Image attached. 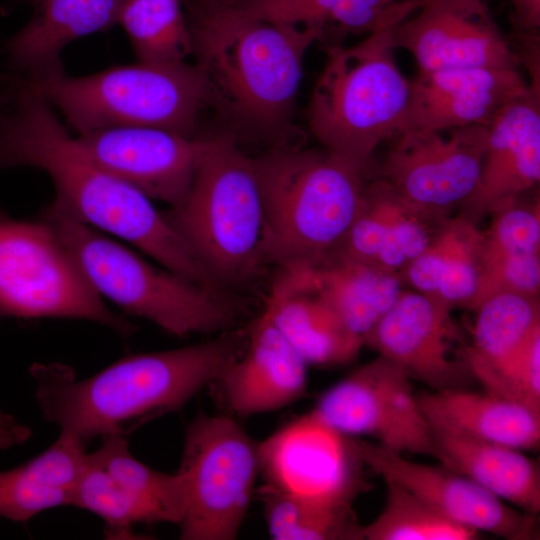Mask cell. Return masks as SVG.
I'll list each match as a JSON object with an SVG mask.
<instances>
[{
	"label": "cell",
	"mask_w": 540,
	"mask_h": 540,
	"mask_svg": "<svg viewBox=\"0 0 540 540\" xmlns=\"http://www.w3.org/2000/svg\"><path fill=\"white\" fill-rule=\"evenodd\" d=\"M393 43L419 71L519 65L485 0H423L397 24Z\"/></svg>",
	"instance_id": "obj_15"
},
{
	"label": "cell",
	"mask_w": 540,
	"mask_h": 540,
	"mask_svg": "<svg viewBox=\"0 0 540 540\" xmlns=\"http://www.w3.org/2000/svg\"><path fill=\"white\" fill-rule=\"evenodd\" d=\"M513 21L522 35L538 34L540 28V0H508Z\"/></svg>",
	"instance_id": "obj_38"
},
{
	"label": "cell",
	"mask_w": 540,
	"mask_h": 540,
	"mask_svg": "<svg viewBox=\"0 0 540 540\" xmlns=\"http://www.w3.org/2000/svg\"><path fill=\"white\" fill-rule=\"evenodd\" d=\"M117 24L139 62L175 64L192 56L190 27L178 0H123Z\"/></svg>",
	"instance_id": "obj_31"
},
{
	"label": "cell",
	"mask_w": 540,
	"mask_h": 540,
	"mask_svg": "<svg viewBox=\"0 0 540 540\" xmlns=\"http://www.w3.org/2000/svg\"><path fill=\"white\" fill-rule=\"evenodd\" d=\"M307 365L263 311L246 330L241 354L211 385L238 416L271 412L304 395Z\"/></svg>",
	"instance_id": "obj_20"
},
{
	"label": "cell",
	"mask_w": 540,
	"mask_h": 540,
	"mask_svg": "<svg viewBox=\"0 0 540 540\" xmlns=\"http://www.w3.org/2000/svg\"><path fill=\"white\" fill-rule=\"evenodd\" d=\"M42 219L104 301L178 337L223 333L236 323V312L218 292L154 266L106 233L49 206Z\"/></svg>",
	"instance_id": "obj_7"
},
{
	"label": "cell",
	"mask_w": 540,
	"mask_h": 540,
	"mask_svg": "<svg viewBox=\"0 0 540 540\" xmlns=\"http://www.w3.org/2000/svg\"><path fill=\"white\" fill-rule=\"evenodd\" d=\"M309 271L317 291L363 343L405 290L400 274L337 253Z\"/></svg>",
	"instance_id": "obj_29"
},
{
	"label": "cell",
	"mask_w": 540,
	"mask_h": 540,
	"mask_svg": "<svg viewBox=\"0 0 540 540\" xmlns=\"http://www.w3.org/2000/svg\"><path fill=\"white\" fill-rule=\"evenodd\" d=\"M445 220L426 213L386 181L368 174L360 207L335 253L401 275Z\"/></svg>",
	"instance_id": "obj_21"
},
{
	"label": "cell",
	"mask_w": 540,
	"mask_h": 540,
	"mask_svg": "<svg viewBox=\"0 0 540 540\" xmlns=\"http://www.w3.org/2000/svg\"><path fill=\"white\" fill-rule=\"evenodd\" d=\"M481 234L478 225L462 215L450 216L404 269V284L453 309L466 308L477 285Z\"/></svg>",
	"instance_id": "obj_28"
},
{
	"label": "cell",
	"mask_w": 540,
	"mask_h": 540,
	"mask_svg": "<svg viewBox=\"0 0 540 540\" xmlns=\"http://www.w3.org/2000/svg\"><path fill=\"white\" fill-rule=\"evenodd\" d=\"M260 474L278 491L352 505L369 488L357 439L315 412L302 415L259 443Z\"/></svg>",
	"instance_id": "obj_13"
},
{
	"label": "cell",
	"mask_w": 540,
	"mask_h": 540,
	"mask_svg": "<svg viewBox=\"0 0 540 540\" xmlns=\"http://www.w3.org/2000/svg\"><path fill=\"white\" fill-rule=\"evenodd\" d=\"M453 310L435 297L404 290L364 345L433 391L467 388L475 379Z\"/></svg>",
	"instance_id": "obj_14"
},
{
	"label": "cell",
	"mask_w": 540,
	"mask_h": 540,
	"mask_svg": "<svg viewBox=\"0 0 540 540\" xmlns=\"http://www.w3.org/2000/svg\"><path fill=\"white\" fill-rule=\"evenodd\" d=\"M204 1L216 2V3H228V2H232L234 0H204Z\"/></svg>",
	"instance_id": "obj_41"
},
{
	"label": "cell",
	"mask_w": 540,
	"mask_h": 540,
	"mask_svg": "<svg viewBox=\"0 0 540 540\" xmlns=\"http://www.w3.org/2000/svg\"><path fill=\"white\" fill-rule=\"evenodd\" d=\"M85 444L67 433L28 462L0 472V517L26 522L47 509L71 505L85 467Z\"/></svg>",
	"instance_id": "obj_27"
},
{
	"label": "cell",
	"mask_w": 540,
	"mask_h": 540,
	"mask_svg": "<svg viewBox=\"0 0 540 540\" xmlns=\"http://www.w3.org/2000/svg\"><path fill=\"white\" fill-rule=\"evenodd\" d=\"M0 315L88 320L129 336L43 219L24 221L0 209Z\"/></svg>",
	"instance_id": "obj_9"
},
{
	"label": "cell",
	"mask_w": 540,
	"mask_h": 540,
	"mask_svg": "<svg viewBox=\"0 0 540 540\" xmlns=\"http://www.w3.org/2000/svg\"><path fill=\"white\" fill-rule=\"evenodd\" d=\"M183 540L236 539L260 474L259 443L233 418L199 414L188 425L177 470Z\"/></svg>",
	"instance_id": "obj_10"
},
{
	"label": "cell",
	"mask_w": 540,
	"mask_h": 540,
	"mask_svg": "<svg viewBox=\"0 0 540 540\" xmlns=\"http://www.w3.org/2000/svg\"><path fill=\"white\" fill-rule=\"evenodd\" d=\"M164 214L218 286L245 281L264 264V211L254 160L233 134L205 138L186 196Z\"/></svg>",
	"instance_id": "obj_6"
},
{
	"label": "cell",
	"mask_w": 540,
	"mask_h": 540,
	"mask_svg": "<svg viewBox=\"0 0 540 540\" xmlns=\"http://www.w3.org/2000/svg\"><path fill=\"white\" fill-rule=\"evenodd\" d=\"M36 0H14L13 3H29L32 4Z\"/></svg>",
	"instance_id": "obj_40"
},
{
	"label": "cell",
	"mask_w": 540,
	"mask_h": 540,
	"mask_svg": "<svg viewBox=\"0 0 540 540\" xmlns=\"http://www.w3.org/2000/svg\"><path fill=\"white\" fill-rule=\"evenodd\" d=\"M369 469L405 488L454 522L508 540L536 534V516L512 508L468 477L445 466L414 462L379 444L357 439Z\"/></svg>",
	"instance_id": "obj_16"
},
{
	"label": "cell",
	"mask_w": 540,
	"mask_h": 540,
	"mask_svg": "<svg viewBox=\"0 0 540 540\" xmlns=\"http://www.w3.org/2000/svg\"><path fill=\"white\" fill-rule=\"evenodd\" d=\"M540 180V87L529 83L487 125L478 181L458 207L479 226L488 215L516 201Z\"/></svg>",
	"instance_id": "obj_18"
},
{
	"label": "cell",
	"mask_w": 540,
	"mask_h": 540,
	"mask_svg": "<svg viewBox=\"0 0 540 540\" xmlns=\"http://www.w3.org/2000/svg\"><path fill=\"white\" fill-rule=\"evenodd\" d=\"M386 500L382 511L362 525L366 540H474L479 532L449 519L405 488L385 481Z\"/></svg>",
	"instance_id": "obj_33"
},
{
	"label": "cell",
	"mask_w": 540,
	"mask_h": 540,
	"mask_svg": "<svg viewBox=\"0 0 540 540\" xmlns=\"http://www.w3.org/2000/svg\"><path fill=\"white\" fill-rule=\"evenodd\" d=\"M123 0H36L28 22L4 42L9 72L42 80L64 72L73 41L117 24Z\"/></svg>",
	"instance_id": "obj_23"
},
{
	"label": "cell",
	"mask_w": 540,
	"mask_h": 540,
	"mask_svg": "<svg viewBox=\"0 0 540 540\" xmlns=\"http://www.w3.org/2000/svg\"><path fill=\"white\" fill-rule=\"evenodd\" d=\"M368 174L383 179L416 207L445 220L472 193L487 142V126L396 133Z\"/></svg>",
	"instance_id": "obj_11"
},
{
	"label": "cell",
	"mask_w": 540,
	"mask_h": 540,
	"mask_svg": "<svg viewBox=\"0 0 540 540\" xmlns=\"http://www.w3.org/2000/svg\"><path fill=\"white\" fill-rule=\"evenodd\" d=\"M474 312L471 344L466 348L470 371L485 391L513 399L511 377L515 366L540 336L539 298L498 295Z\"/></svg>",
	"instance_id": "obj_25"
},
{
	"label": "cell",
	"mask_w": 540,
	"mask_h": 540,
	"mask_svg": "<svg viewBox=\"0 0 540 540\" xmlns=\"http://www.w3.org/2000/svg\"><path fill=\"white\" fill-rule=\"evenodd\" d=\"M399 0H234L243 11L267 20L314 27L325 45L375 30Z\"/></svg>",
	"instance_id": "obj_30"
},
{
	"label": "cell",
	"mask_w": 540,
	"mask_h": 540,
	"mask_svg": "<svg viewBox=\"0 0 540 540\" xmlns=\"http://www.w3.org/2000/svg\"><path fill=\"white\" fill-rule=\"evenodd\" d=\"M245 342L246 331L229 330L203 343L124 357L81 380L67 366L37 364L31 369L36 400L46 421L84 443L126 436L211 385Z\"/></svg>",
	"instance_id": "obj_2"
},
{
	"label": "cell",
	"mask_w": 540,
	"mask_h": 540,
	"mask_svg": "<svg viewBox=\"0 0 540 540\" xmlns=\"http://www.w3.org/2000/svg\"><path fill=\"white\" fill-rule=\"evenodd\" d=\"M528 85L518 68L460 67L419 71L411 80L401 130L487 126L497 112Z\"/></svg>",
	"instance_id": "obj_19"
},
{
	"label": "cell",
	"mask_w": 540,
	"mask_h": 540,
	"mask_svg": "<svg viewBox=\"0 0 540 540\" xmlns=\"http://www.w3.org/2000/svg\"><path fill=\"white\" fill-rule=\"evenodd\" d=\"M264 264L313 268L334 254L360 207L368 170L326 150L277 144L253 158Z\"/></svg>",
	"instance_id": "obj_4"
},
{
	"label": "cell",
	"mask_w": 540,
	"mask_h": 540,
	"mask_svg": "<svg viewBox=\"0 0 540 540\" xmlns=\"http://www.w3.org/2000/svg\"><path fill=\"white\" fill-rule=\"evenodd\" d=\"M178 1L184 3V2H188L189 0H178Z\"/></svg>",
	"instance_id": "obj_42"
},
{
	"label": "cell",
	"mask_w": 540,
	"mask_h": 540,
	"mask_svg": "<svg viewBox=\"0 0 540 540\" xmlns=\"http://www.w3.org/2000/svg\"><path fill=\"white\" fill-rule=\"evenodd\" d=\"M192 56L213 107L245 134L285 138L314 27L251 15L232 3L189 0Z\"/></svg>",
	"instance_id": "obj_3"
},
{
	"label": "cell",
	"mask_w": 540,
	"mask_h": 540,
	"mask_svg": "<svg viewBox=\"0 0 540 540\" xmlns=\"http://www.w3.org/2000/svg\"><path fill=\"white\" fill-rule=\"evenodd\" d=\"M431 430L444 431L514 449L540 442V410L518 400L463 389L416 394Z\"/></svg>",
	"instance_id": "obj_24"
},
{
	"label": "cell",
	"mask_w": 540,
	"mask_h": 540,
	"mask_svg": "<svg viewBox=\"0 0 540 540\" xmlns=\"http://www.w3.org/2000/svg\"><path fill=\"white\" fill-rule=\"evenodd\" d=\"M71 505L98 515L114 532L124 533L139 523L163 522L150 503L93 463L88 455L73 489Z\"/></svg>",
	"instance_id": "obj_35"
},
{
	"label": "cell",
	"mask_w": 540,
	"mask_h": 540,
	"mask_svg": "<svg viewBox=\"0 0 540 540\" xmlns=\"http://www.w3.org/2000/svg\"><path fill=\"white\" fill-rule=\"evenodd\" d=\"M269 534L276 540L361 539L352 505L333 504L264 485L258 491Z\"/></svg>",
	"instance_id": "obj_32"
},
{
	"label": "cell",
	"mask_w": 540,
	"mask_h": 540,
	"mask_svg": "<svg viewBox=\"0 0 540 540\" xmlns=\"http://www.w3.org/2000/svg\"><path fill=\"white\" fill-rule=\"evenodd\" d=\"M432 431L433 457L486 491L523 512L540 511V470L518 449L439 431Z\"/></svg>",
	"instance_id": "obj_26"
},
{
	"label": "cell",
	"mask_w": 540,
	"mask_h": 540,
	"mask_svg": "<svg viewBox=\"0 0 540 540\" xmlns=\"http://www.w3.org/2000/svg\"><path fill=\"white\" fill-rule=\"evenodd\" d=\"M423 0H399L379 26L352 46L325 45L307 120L322 147L368 170L375 151L398 133L411 80L400 70L393 32Z\"/></svg>",
	"instance_id": "obj_5"
},
{
	"label": "cell",
	"mask_w": 540,
	"mask_h": 540,
	"mask_svg": "<svg viewBox=\"0 0 540 540\" xmlns=\"http://www.w3.org/2000/svg\"><path fill=\"white\" fill-rule=\"evenodd\" d=\"M88 456L115 480L155 507L163 522L179 525L185 511V494L177 471L164 473L140 462L130 453L126 436L122 435L102 437L100 447Z\"/></svg>",
	"instance_id": "obj_34"
},
{
	"label": "cell",
	"mask_w": 540,
	"mask_h": 540,
	"mask_svg": "<svg viewBox=\"0 0 540 540\" xmlns=\"http://www.w3.org/2000/svg\"><path fill=\"white\" fill-rule=\"evenodd\" d=\"M540 255L497 259L479 265L476 289L466 309L475 311L488 299L517 294L539 297Z\"/></svg>",
	"instance_id": "obj_37"
},
{
	"label": "cell",
	"mask_w": 540,
	"mask_h": 540,
	"mask_svg": "<svg viewBox=\"0 0 540 540\" xmlns=\"http://www.w3.org/2000/svg\"><path fill=\"white\" fill-rule=\"evenodd\" d=\"M525 195L491 215L489 227L481 234L479 265L508 257L540 255L539 198L526 201Z\"/></svg>",
	"instance_id": "obj_36"
},
{
	"label": "cell",
	"mask_w": 540,
	"mask_h": 540,
	"mask_svg": "<svg viewBox=\"0 0 540 540\" xmlns=\"http://www.w3.org/2000/svg\"><path fill=\"white\" fill-rule=\"evenodd\" d=\"M76 137L106 171L170 207L186 196L205 146V138L144 126L110 127Z\"/></svg>",
	"instance_id": "obj_17"
},
{
	"label": "cell",
	"mask_w": 540,
	"mask_h": 540,
	"mask_svg": "<svg viewBox=\"0 0 540 540\" xmlns=\"http://www.w3.org/2000/svg\"><path fill=\"white\" fill-rule=\"evenodd\" d=\"M31 430L12 415L0 410V449H8L27 441Z\"/></svg>",
	"instance_id": "obj_39"
},
{
	"label": "cell",
	"mask_w": 540,
	"mask_h": 540,
	"mask_svg": "<svg viewBox=\"0 0 540 540\" xmlns=\"http://www.w3.org/2000/svg\"><path fill=\"white\" fill-rule=\"evenodd\" d=\"M263 311L307 364H346L364 345L317 291L309 268L279 269Z\"/></svg>",
	"instance_id": "obj_22"
},
{
	"label": "cell",
	"mask_w": 540,
	"mask_h": 540,
	"mask_svg": "<svg viewBox=\"0 0 540 540\" xmlns=\"http://www.w3.org/2000/svg\"><path fill=\"white\" fill-rule=\"evenodd\" d=\"M20 166L49 176L55 190L52 209L121 238L162 267L217 290L152 199L96 163L30 82L8 72L0 75V171Z\"/></svg>",
	"instance_id": "obj_1"
},
{
	"label": "cell",
	"mask_w": 540,
	"mask_h": 540,
	"mask_svg": "<svg viewBox=\"0 0 540 540\" xmlns=\"http://www.w3.org/2000/svg\"><path fill=\"white\" fill-rule=\"evenodd\" d=\"M27 80L78 134L144 126L197 137L199 117L209 107L204 75L195 63L187 61H137L89 75L62 72L42 80Z\"/></svg>",
	"instance_id": "obj_8"
},
{
	"label": "cell",
	"mask_w": 540,
	"mask_h": 540,
	"mask_svg": "<svg viewBox=\"0 0 540 540\" xmlns=\"http://www.w3.org/2000/svg\"><path fill=\"white\" fill-rule=\"evenodd\" d=\"M406 372L378 355L324 392L312 410L350 436H370L399 454L433 457L432 431Z\"/></svg>",
	"instance_id": "obj_12"
}]
</instances>
